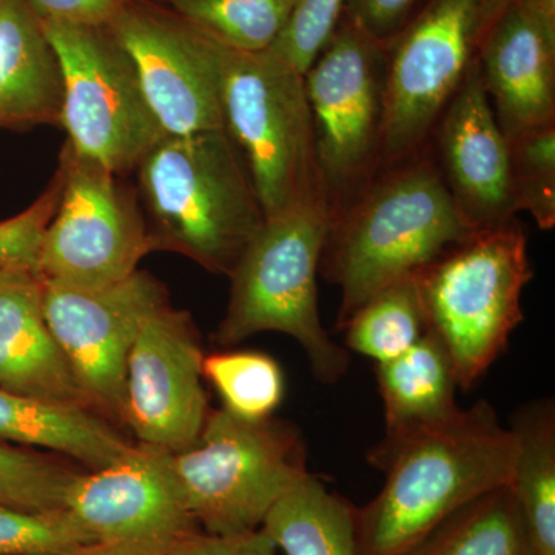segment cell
Masks as SVG:
<instances>
[{
	"label": "cell",
	"mask_w": 555,
	"mask_h": 555,
	"mask_svg": "<svg viewBox=\"0 0 555 555\" xmlns=\"http://www.w3.org/2000/svg\"><path fill=\"white\" fill-rule=\"evenodd\" d=\"M261 529L286 555H360L357 507L312 474L278 500Z\"/></svg>",
	"instance_id": "23"
},
{
	"label": "cell",
	"mask_w": 555,
	"mask_h": 555,
	"mask_svg": "<svg viewBox=\"0 0 555 555\" xmlns=\"http://www.w3.org/2000/svg\"><path fill=\"white\" fill-rule=\"evenodd\" d=\"M276 545L261 528L243 534L215 535L198 531L169 555H276Z\"/></svg>",
	"instance_id": "34"
},
{
	"label": "cell",
	"mask_w": 555,
	"mask_h": 555,
	"mask_svg": "<svg viewBox=\"0 0 555 555\" xmlns=\"http://www.w3.org/2000/svg\"><path fill=\"white\" fill-rule=\"evenodd\" d=\"M0 387L91 411L47 324L43 278L28 266L0 268Z\"/></svg>",
	"instance_id": "18"
},
{
	"label": "cell",
	"mask_w": 555,
	"mask_h": 555,
	"mask_svg": "<svg viewBox=\"0 0 555 555\" xmlns=\"http://www.w3.org/2000/svg\"><path fill=\"white\" fill-rule=\"evenodd\" d=\"M215 46L224 130L246 163L266 218L308 206L331 211L305 75L273 49L246 53L217 40Z\"/></svg>",
	"instance_id": "5"
},
{
	"label": "cell",
	"mask_w": 555,
	"mask_h": 555,
	"mask_svg": "<svg viewBox=\"0 0 555 555\" xmlns=\"http://www.w3.org/2000/svg\"><path fill=\"white\" fill-rule=\"evenodd\" d=\"M108 27L167 134L224 129L214 39L150 0H129Z\"/></svg>",
	"instance_id": "14"
},
{
	"label": "cell",
	"mask_w": 555,
	"mask_h": 555,
	"mask_svg": "<svg viewBox=\"0 0 555 555\" xmlns=\"http://www.w3.org/2000/svg\"><path fill=\"white\" fill-rule=\"evenodd\" d=\"M64 511L90 537L80 555H169L201 531L179 489L171 452L133 444L122 459L78 473Z\"/></svg>",
	"instance_id": "12"
},
{
	"label": "cell",
	"mask_w": 555,
	"mask_h": 555,
	"mask_svg": "<svg viewBox=\"0 0 555 555\" xmlns=\"http://www.w3.org/2000/svg\"><path fill=\"white\" fill-rule=\"evenodd\" d=\"M0 441L47 449L89 469L113 465L133 447L112 423L89 409L49 403L2 387Z\"/></svg>",
	"instance_id": "20"
},
{
	"label": "cell",
	"mask_w": 555,
	"mask_h": 555,
	"mask_svg": "<svg viewBox=\"0 0 555 555\" xmlns=\"http://www.w3.org/2000/svg\"><path fill=\"white\" fill-rule=\"evenodd\" d=\"M516 440L486 400L392 443L369 460L386 474L379 494L357 509L360 555H403L477 499L509 486Z\"/></svg>",
	"instance_id": "1"
},
{
	"label": "cell",
	"mask_w": 555,
	"mask_h": 555,
	"mask_svg": "<svg viewBox=\"0 0 555 555\" xmlns=\"http://www.w3.org/2000/svg\"><path fill=\"white\" fill-rule=\"evenodd\" d=\"M387 47L343 13L305 75L318 167L332 219L371 182L382 159Z\"/></svg>",
	"instance_id": "8"
},
{
	"label": "cell",
	"mask_w": 555,
	"mask_h": 555,
	"mask_svg": "<svg viewBox=\"0 0 555 555\" xmlns=\"http://www.w3.org/2000/svg\"><path fill=\"white\" fill-rule=\"evenodd\" d=\"M511 188L518 210H526L540 229L555 225V124L507 139Z\"/></svg>",
	"instance_id": "29"
},
{
	"label": "cell",
	"mask_w": 555,
	"mask_h": 555,
	"mask_svg": "<svg viewBox=\"0 0 555 555\" xmlns=\"http://www.w3.org/2000/svg\"><path fill=\"white\" fill-rule=\"evenodd\" d=\"M90 537L67 511L33 513L0 505V555H78Z\"/></svg>",
	"instance_id": "30"
},
{
	"label": "cell",
	"mask_w": 555,
	"mask_h": 555,
	"mask_svg": "<svg viewBox=\"0 0 555 555\" xmlns=\"http://www.w3.org/2000/svg\"><path fill=\"white\" fill-rule=\"evenodd\" d=\"M485 0H430L387 47L382 159L403 163L425 144L476 60Z\"/></svg>",
	"instance_id": "11"
},
{
	"label": "cell",
	"mask_w": 555,
	"mask_h": 555,
	"mask_svg": "<svg viewBox=\"0 0 555 555\" xmlns=\"http://www.w3.org/2000/svg\"><path fill=\"white\" fill-rule=\"evenodd\" d=\"M229 49H272L298 0H150Z\"/></svg>",
	"instance_id": "25"
},
{
	"label": "cell",
	"mask_w": 555,
	"mask_h": 555,
	"mask_svg": "<svg viewBox=\"0 0 555 555\" xmlns=\"http://www.w3.org/2000/svg\"><path fill=\"white\" fill-rule=\"evenodd\" d=\"M134 171L156 248L232 275L266 215L228 131L166 134Z\"/></svg>",
	"instance_id": "3"
},
{
	"label": "cell",
	"mask_w": 555,
	"mask_h": 555,
	"mask_svg": "<svg viewBox=\"0 0 555 555\" xmlns=\"http://www.w3.org/2000/svg\"><path fill=\"white\" fill-rule=\"evenodd\" d=\"M440 170L462 217L474 230L514 221L507 139L481 78L477 56L440 116Z\"/></svg>",
	"instance_id": "17"
},
{
	"label": "cell",
	"mask_w": 555,
	"mask_h": 555,
	"mask_svg": "<svg viewBox=\"0 0 555 555\" xmlns=\"http://www.w3.org/2000/svg\"><path fill=\"white\" fill-rule=\"evenodd\" d=\"M347 0H298L272 49L306 75L334 35Z\"/></svg>",
	"instance_id": "31"
},
{
	"label": "cell",
	"mask_w": 555,
	"mask_h": 555,
	"mask_svg": "<svg viewBox=\"0 0 555 555\" xmlns=\"http://www.w3.org/2000/svg\"><path fill=\"white\" fill-rule=\"evenodd\" d=\"M477 61L506 139L555 124V0H513L491 22Z\"/></svg>",
	"instance_id": "16"
},
{
	"label": "cell",
	"mask_w": 555,
	"mask_h": 555,
	"mask_svg": "<svg viewBox=\"0 0 555 555\" xmlns=\"http://www.w3.org/2000/svg\"><path fill=\"white\" fill-rule=\"evenodd\" d=\"M62 195L40 241L36 270L50 283L94 288L137 272L158 250L139 195L122 177L65 141Z\"/></svg>",
	"instance_id": "10"
},
{
	"label": "cell",
	"mask_w": 555,
	"mask_h": 555,
	"mask_svg": "<svg viewBox=\"0 0 555 555\" xmlns=\"http://www.w3.org/2000/svg\"><path fill=\"white\" fill-rule=\"evenodd\" d=\"M341 331L347 350L371 358L375 364L406 352L427 332L415 276L369 298Z\"/></svg>",
	"instance_id": "26"
},
{
	"label": "cell",
	"mask_w": 555,
	"mask_h": 555,
	"mask_svg": "<svg viewBox=\"0 0 555 555\" xmlns=\"http://www.w3.org/2000/svg\"><path fill=\"white\" fill-rule=\"evenodd\" d=\"M64 73L28 0H0V129L60 126Z\"/></svg>",
	"instance_id": "19"
},
{
	"label": "cell",
	"mask_w": 555,
	"mask_h": 555,
	"mask_svg": "<svg viewBox=\"0 0 555 555\" xmlns=\"http://www.w3.org/2000/svg\"><path fill=\"white\" fill-rule=\"evenodd\" d=\"M78 555H80V554H78Z\"/></svg>",
	"instance_id": "37"
},
{
	"label": "cell",
	"mask_w": 555,
	"mask_h": 555,
	"mask_svg": "<svg viewBox=\"0 0 555 555\" xmlns=\"http://www.w3.org/2000/svg\"><path fill=\"white\" fill-rule=\"evenodd\" d=\"M375 375L386 423L385 438L379 443H392L443 422L460 409L451 358L430 332L400 357L375 364Z\"/></svg>",
	"instance_id": "21"
},
{
	"label": "cell",
	"mask_w": 555,
	"mask_h": 555,
	"mask_svg": "<svg viewBox=\"0 0 555 555\" xmlns=\"http://www.w3.org/2000/svg\"><path fill=\"white\" fill-rule=\"evenodd\" d=\"M509 429L516 440L509 489L532 555H555V406L540 398L518 409Z\"/></svg>",
	"instance_id": "22"
},
{
	"label": "cell",
	"mask_w": 555,
	"mask_h": 555,
	"mask_svg": "<svg viewBox=\"0 0 555 555\" xmlns=\"http://www.w3.org/2000/svg\"><path fill=\"white\" fill-rule=\"evenodd\" d=\"M203 346L192 317L169 302L150 313L127 361L124 425L171 454L196 443L207 416Z\"/></svg>",
	"instance_id": "15"
},
{
	"label": "cell",
	"mask_w": 555,
	"mask_h": 555,
	"mask_svg": "<svg viewBox=\"0 0 555 555\" xmlns=\"http://www.w3.org/2000/svg\"><path fill=\"white\" fill-rule=\"evenodd\" d=\"M42 20L102 27L115 20L129 0H28Z\"/></svg>",
	"instance_id": "35"
},
{
	"label": "cell",
	"mask_w": 555,
	"mask_h": 555,
	"mask_svg": "<svg viewBox=\"0 0 555 555\" xmlns=\"http://www.w3.org/2000/svg\"><path fill=\"white\" fill-rule=\"evenodd\" d=\"M64 73L61 127L80 155L126 177L166 137L138 69L108 25L42 20Z\"/></svg>",
	"instance_id": "9"
},
{
	"label": "cell",
	"mask_w": 555,
	"mask_h": 555,
	"mask_svg": "<svg viewBox=\"0 0 555 555\" xmlns=\"http://www.w3.org/2000/svg\"><path fill=\"white\" fill-rule=\"evenodd\" d=\"M409 159L369 182L332 219L321 268L341 291L339 331L369 298L415 276L477 232L456 208L436 160Z\"/></svg>",
	"instance_id": "2"
},
{
	"label": "cell",
	"mask_w": 555,
	"mask_h": 555,
	"mask_svg": "<svg viewBox=\"0 0 555 555\" xmlns=\"http://www.w3.org/2000/svg\"><path fill=\"white\" fill-rule=\"evenodd\" d=\"M76 474L61 460L0 441V505L33 513L64 511Z\"/></svg>",
	"instance_id": "28"
},
{
	"label": "cell",
	"mask_w": 555,
	"mask_h": 555,
	"mask_svg": "<svg viewBox=\"0 0 555 555\" xmlns=\"http://www.w3.org/2000/svg\"><path fill=\"white\" fill-rule=\"evenodd\" d=\"M62 195L60 170L54 173L49 188L35 203L17 217L0 222V268L28 266L36 269L40 241L56 214Z\"/></svg>",
	"instance_id": "32"
},
{
	"label": "cell",
	"mask_w": 555,
	"mask_h": 555,
	"mask_svg": "<svg viewBox=\"0 0 555 555\" xmlns=\"http://www.w3.org/2000/svg\"><path fill=\"white\" fill-rule=\"evenodd\" d=\"M509 2H513V0H485L483 16H481L480 39L481 36H483L486 28L491 25V22L494 21L496 16H499L500 11L505 9Z\"/></svg>",
	"instance_id": "36"
},
{
	"label": "cell",
	"mask_w": 555,
	"mask_h": 555,
	"mask_svg": "<svg viewBox=\"0 0 555 555\" xmlns=\"http://www.w3.org/2000/svg\"><path fill=\"white\" fill-rule=\"evenodd\" d=\"M190 514L215 535L257 531L278 500L308 470L298 427L273 418L248 422L210 411L196 443L171 454Z\"/></svg>",
	"instance_id": "7"
},
{
	"label": "cell",
	"mask_w": 555,
	"mask_h": 555,
	"mask_svg": "<svg viewBox=\"0 0 555 555\" xmlns=\"http://www.w3.org/2000/svg\"><path fill=\"white\" fill-rule=\"evenodd\" d=\"M416 0H347L345 14L372 39L389 47Z\"/></svg>",
	"instance_id": "33"
},
{
	"label": "cell",
	"mask_w": 555,
	"mask_h": 555,
	"mask_svg": "<svg viewBox=\"0 0 555 555\" xmlns=\"http://www.w3.org/2000/svg\"><path fill=\"white\" fill-rule=\"evenodd\" d=\"M532 276L516 219L477 230L416 273L427 332L447 349L460 389L476 385L506 349Z\"/></svg>",
	"instance_id": "6"
},
{
	"label": "cell",
	"mask_w": 555,
	"mask_h": 555,
	"mask_svg": "<svg viewBox=\"0 0 555 555\" xmlns=\"http://www.w3.org/2000/svg\"><path fill=\"white\" fill-rule=\"evenodd\" d=\"M331 224V211L315 206L266 218L230 275L217 345L232 347L278 332L302 347L318 382H339L349 371V350L331 338L318 309L317 275Z\"/></svg>",
	"instance_id": "4"
},
{
	"label": "cell",
	"mask_w": 555,
	"mask_h": 555,
	"mask_svg": "<svg viewBox=\"0 0 555 555\" xmlns=\"http://www.w3.org/2000/svg\"><path fill=\"white\" fill-rule=\"evenodd\" d=\"M169 302L145 270L108 286L82 288L43 280V313L91 411L124 425L127 361L142 323Z\"/></svg>",
	"instance_id": "13"
},
{
	"label": "cell",
	"mask_w": 555,
	"mask_h": 555,
	"mask_svg": "<svg viewBox=\"0 0 555 555\" xmlns=\"http://www.w3.org/2000/svg\"><path fill=\"white\" fill-rule=\"evenodd\" d=\"M204 379L217 390L222 409L248 422L275 414L284 398L283 369L257 350H219L204 357Z\"/></svg>",
	"instance_id": "27"
},
{
	"label": "cell",
	"mask_w": 555,
	"mask_h": 555,
	"mask_svg": "<svg viewBox=\"0 0 555 555\" xmlns=\"http://www.w3.org/2000/svg\"><path fill=\"white\" fill-rule=\"evenodd\" d=\"M403 555H532L509 486L489 492L438 525Z\"/></svg>",
	"instance_id": "24"
}]
</instances>
